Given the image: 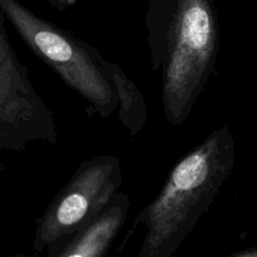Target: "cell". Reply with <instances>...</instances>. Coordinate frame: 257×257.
<instances>
[{"instance_id": "cell-1", "label": "cell", "mask_w": 257, "mask_h": 257, "mask_svg": "<svg viewBox=\"0 0 257 257\" xmlns=\"http://www.w3.org/2000/svg\"><path fill=\"white\" fill-rule=\"evenodd\" d=\"M152 69L161 78L163 110L183 124L216 70L221 30L212 0H152L146 17Z\"/></svg>"}, {"instance_id": "cell-2", "label": "cell", "mask_w": 257, "mask_h": 257, "mask_svg": "<svg viewBox=\"0 0 257 257\" xmlns=\"http://www.w3.org/2000/svg\"><path fill=\"white\" fill-rule=\"evenodd\" d=\"M235 152L226 123L173 167L160 193L137 216L146 226L138 257H171L177 251L230 177Z\"/></svg>"}, {"instance_id": "cell-3", "label": "cell", "mask_w": 257, "mask_h": 257, "mask_svg": "<svg viewBox=\"0 0 257 257\" xmlns=\"http://www.w3.org/2000/svg\"><path fill=\"white\" fill-rule=\"evenodd\" d=\"M0 8L28 48L97 114L109 118L118 109L117 95L100 65L102 54L94 47L35 15L19 0H0Z\"/></svg>"}, {"instance_id": "cell-4", "label": "cell", "mask_w": 257, "mask_h": 257, "mask_svg": "<svg viewBox=\"0 0 257 257\" xmlns=\"http://www.w3.org/2000/svg\"><path fill=\"white\" fill-rule=\"evenodd\" d=\"M0 8V158L38 142L55 145L58 131L52 109L38 94L29 69L20 62ZM0 160V170H3Z\"/></svg>"}, {"instance_id": "cell-5", "label": "cell", "mask_w": 257, "mask_h": 257, "mask_svg": "<svg viewBox=\"0 0 257 257\" xmlns=\"http://www.w3.org/2000/svg\"><path fill=\"white\" fill-rule=\"evenodd\" d=\"M122 166L115 156L83 161L37 221L33 251L38 255L63 236L99 215L119 192Z\"/></svg>"}, {"instance_id": "cell-6", "label": "cell", "mask_w": 257, "mask_h": 257, "mask_svg": "<svg viewBox=\"0 0 257 257\" xmlns=\"http://www.w3.org/2000/svg\"><path fill=\"white\" fill-rule=\"evenodd\" d=\"M130 206L128 195L119 191L99 215L53 242L45 257H107L127 221Z\"/></svg>"}, {"instance_id": "cell-7", "label": "cell", "mask_w": 257, "mask_h": 257, "mask_svg": "<svg viewBox=\"0 0 257 257\" xmlns=\"http://www.w3.org/2000/svg\"><path fill=\"white\" fill-rule=\"evenodd\" d=\"M99 62L117 95L120 123L128 131L130 137L135 138L145 128L148 119V108L145 97L119 65L105 60L103 57L99 58Z\"/></svg>"}, {"instance_id": "cell-8", "label": "cell", "mask_w": 257, "mask_h": 257, "mask_svg": "<svg viewBox=\"0 0 257 257\" xmlns=\"http://www.w3.org/2000/svg\"><path fill=\"white\" fill-rule=\"evenodd\" d=\"M48 2H49L50 4L55 8V9L62 12V10L72 8L73 5L75 4V2H77V0H48Z\"/></svg>"}, {"instance_id": "cell-9", "label": "cell", "mask_w": 257, "mask_h": 257, "mask_svg": "<svg viewBox=\"0 0 257 257\" xmlns=\"http://www.w3.org/2000/svg\"><path fill=\"white\" fill-rule=\"evenodd\" d=\"M231 257H257V247L250 248V250L242 251V252H238L236 255L231 256Z\"/></svg>"}, {"instance_id": "cell-10", "label": "cell", "mask_w": 257, "mask_h": 257, "mask_svg": "<svg viewBox=\"0 0 257 257\" xmlns=\"http://www.w3.org/2000/svg\"><path fill=\"white\" fill-rule=\"evenodd\" d=\"M38 256H39V255H38V253H35L34 251H33V253H29V255H28V253L19 252V253H15V255H13L10 257H38Z\"/></svg>"}]
</instances>
